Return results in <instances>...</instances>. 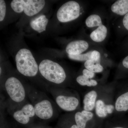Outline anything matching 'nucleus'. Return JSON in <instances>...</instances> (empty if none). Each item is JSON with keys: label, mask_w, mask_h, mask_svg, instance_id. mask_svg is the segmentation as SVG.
Listing matches in <instances>:
<instances>
[{"label": "nucleus", "mask_w": 128, "mask_h": 128, "mask_svg": "<svg viewBox=\"0 0 128 128\" xmlns=\"http://www.w3.org/2000/svg\"><path fill=\"white\" fill-rule=\"evenodd\" d=\"M26 86L28 98L33 106L36 117L41 120L48 121L56 118L58 108L55 102L44 92L30 86Z\"/></svg>", "instance_id": "obj_1"}, {"label": "nucleus", "mask_w": 128, "mask_h": 128, "mask_svg": "<svg viewBox=\"0 0 128 128\" xmlns=\"http://www.w3.org/2000/svg\"><path fill=\"white\" fill-rule=\"evenodd\" d=\"M38 69L41 76L53 86L60 87L66 80V73L64 68L52 60H43L39 64Z\"/></svg>", "instance_id": "obj_2"}, {"label": "nucleus", "mask_w": 128, "mask_h": 128, "mask_svg": "<svg viewBox=\"0 0 128 128\" xmlns=\"http://www.w3.org/2000/svg\"><path fill=\"white\" fill-rule=\"evenodd\" d=\"M47 90L52 96L58 107L62 110L72 112L75 111L79 106L80 100L76 95L62 87L50 86Z\"/></svg>", "instance_id": "obj_3"}, {"label": "nucleus", "mask_w": 128, "mask_h": 128, "mask_svg": "<svg viewBox=\"0 0 128 128\" xmlns=\"http://www.w3.org/2000/svg\"><path fill=\"white\" fill-rule=\"evenodd\" d=\"M2 87L9 97L6 102L9 103L21 104L27 101L28 98L26 86L15 76L7 78Z\"/></svg>", "instance_id": "obj_4"}, {"label": "nucleus", "mask_w": 128, "mask_h": 128, "mask_svg": "<svg viewBox=\"0 0 128 128\" xmlns=\"http://www.w3.org/2000/svg\"><path fill=\"white\" fill-rule=\"evenodd\" d=\"M15 60L17 69L22 75L30 78L37 76L39 72L38 66L30 50L26 48L20 50Z\"/></svg>", "instance_id": "obj_5"}, {"label": "nucleus", "mask_w": 128, "mask_h": 128, "mask_svg": "<svg viewBox=\"0 0 128 128\" xmlns=\"http://www.w3.org/2000/svg\"><path fill=\"white\" fill-rule=\"evenodd\" d=\"M6 106L14 120L22 125H27L36 117L33 106L27 101L19 104L6 102Z\"/></svg>", "instance_id": "obj_6"}, {"label": "nucleus", "mask_w": 128, "mask_h": 128, "mask_svg": "<svg viewBox=\"0 0 128 128\" xmlns=\"http://www.w3.org/2000/svg\"><path fill=\"white\" fill-rule=\"evenodd\" d=\"M85 25L91 31L89 38L92 41L96 43L103 42L106 38L108 34L107 27L103 24L102 16L99 14H91L86 19Z\"/></svg>", "instance_id": "obj_7"}, {"label": "nucleus", "mask_w": 128, "mask_h": 128, "mask_svg": "<svg viewBox=\"0 0 128 128\" xmlns=\"http://www.w3.org/2000/svg\"><path fill=\"white\" fill-rule=\"evenodd\" d=\"M81 14L80 4L75 1H69L60 8L57 11V17L59 22L66 23L77 19Z\"/></svg>", "instance_id": "obj_8"}, {"label": "nucleus", "mask_w": 128, "mask_h": 128, "mask_svg": "<svg viewBox=\"0 0 128 128\" xmlns=\"http://www.w3.org/2000/svg\"><path fill=\"white\" fill-rule=\"evenodd\" d=\"M45 4L44 0H23L24 12L26 16H32L41 11Z\"/></svg>", "instance_id": "obj_9"}, {"label": "nucleus", "mask_w": 128, "mask_h": 128, "mask_svg": "<svg viewBox=\"0 0 128 128\" xmlns=\"http://www.w3.org/2000/svg\"><path fill=\"white\" fill-rule=\"evenodd\" d=\"M89 48V44L84 40H76L69 43L66 50L68 55H77L83 54Z\"/></svg>", "instance_id": "obj_10"}, {"label": "nucleus", "mask_w": 128, "mask_h": 128, "mask_svg": "<svg viewBox=\"0 0 128 128\" xmlns=\"http://www.w3.org/2000/svg\"><path fill=\"white\" fill-rule=\"evenodd\" d=\"M94 114L86 110L76 112L74 115V120L78 128H85L88 121L92 119Z\"/></svg>", "instance_id": "obj_11"}, {"label": "nucleus", "mask_w": 128, "mask_h": 128, "mask_svg": "<svg viewBox=\"0 0 128 128\" xmlns=\"http://www.w3.org/2000/svg\"><path fill=\"white\" fill-rule=\"evenodd\" d=\"M112 13L116 16H124L128 12V0H118L111 6Z\"/></svg>", "instance_id": "obj_12"}, {"label": "nucleus", "mask_w": 128, "mask_h": 128, "mask_svg": "<svg viewBox=\"0 0 128 128\" xmlns=\"http://www.w3.org/2000/svg\"><path fill=\"white\" fill-rule=\"evenodd\" d=\"M95 108L96 114L100 118H105L108 114H111L114 108V105H106L101 100H98L96 102Z\"/></svg>", "instance_id": "obj_13"}, {"label": "nucleus", "mask_w": 128, "mask_h": 128, "mask_svg": "<svg viewBox=\"0 0 128 128\" xmlns=\"http://www.w3.org/2000/svg\"><path fill=\"white\" fill-rule=\"evenodd\" d=\"M97 94L94 90L89 92L86 94L83 99L84 110L90 112L95 107Z\"/></svg>", "instance_id": "obj_14"}, {"label": "nucleus", "mask_w": 128, "mask_h": 128, "mask_svg": "<svg viewBox=\"0 0 128 128\" xmlns=\"http://www.w3.org/2000/svg\"><path fill=\"white\" fill-rule=\"evenodd\" d=\"M48 22V20L46 18V16L42 15L31 21L30 25L33 30L38 33H41L46 31Z\"/></svg>", "instance_id": "obj_15"}, {"label": "nucleus", "mask_w": 128, "mask_h": 128, "mask_svg": "<svg viewBox=\"0 0 128 128\" xmlns=\"http://www.w3.org/2000/svg\"><path fill=\"white\" fill-rule=\"evenodd\" d=\"M115 108L118 112H126L128 110V92L119 96L115 104Z\"/></svg>", "instance_id": "obj_16"}, {"label": "nucleus", "mask_w": 128, "mask_h": 128, "mask_svg": "<svg viewBox=\"0 0 128 128\" xmlns=\"http://www.w3.org/2000/svg\"><path fill=\"white\" fill-rule=\"evenodd\" d=\"M100 63L92 60H89L84 62V66L85 68L93 73H101L103 71L104 67Z\"/></svg>", "instance_id": "obj_17"}, {"label": "nucleus", "mask_w": 128, "mask_h": 128, "mask_svg": "<svg viewBox=\"0 0 128 128\" xmlns=\"http://www.w3.org/2000/svg\"><path fill=\"white\" fill-rule=\"evenodd\" d=\"M76 82L82 86H96L98 85V82L93 79H89L83 75H80L76 77Z\"/></svg>", "instance_id": "obj_18"}, {"label": "nucleus", "mask_w": 128, "mask_h": 128, "mask_svg": "<svg viewBox=\"0 0 128 128\" xmlns=\"http://www.w3.org/2000/svg\"><path fill=\"white\" fill-rule=\"evenodd\" d=\"M92 50H90L87 52L77 55H68L69 58L73 60L80 62H86L89 60H92Z\"/></svg>", "instance_id": "obj_19"}, {"label": "nucleus", "mask_w": 128, "mask_h": 128, "mask_svg": "<svg viewBox=\"0 0 128 128\" xmlns=\"http://www.w3.org/2000/svg\"><path fill=\"white\" fill-rule=\"evenodd\" d=\"M6 11V5L4 1L0 0V22H2L5 17Z\"/></svg>", "instance_id": "obj_20"}, {"label": "nucleus", "mask_w": 128, "mask_h": 128, "mask_svg": "<svg viewBox=\"0 0 128 128\" xmlns=\"http://www.w3.org/2000/svg\"><path fill=\"white\" fill-rule=\"evenodd\" d=\"M82 75L89 79H92L95 76V73L85 68L82 70Z\"/></svg>", "instance_id": "obj_21"}, {"label": "nucleus", "mask_w": 128, "mask_h": 128, "mask_svg": "<svg viewBox=\"0 0 128 128\" xmlns=\"http://www.w3.org/2000/svg\"><path fill=\"white\" fill-rule=\"evenodd\" d=\"M122 23L124 28L128 31V12L124 16L122 20Z\"/></svg>", "instance_id": "obj_22"}, {"label": "nucleus", "mask_w": 128, "mask_h": 128, "mask_svg": "<svg viewBox=\"0 0 128 128\" xmlns=\"http://www.w3.org/2000/svg\"><path fill=\"white\" fill-rule=\"evenodd\" d=\"M122 64L124 67L128 69V56L124 58Z\"/></svg>", "instance_id": "obj_23"}, {"label": "nucleus", "mask_w": 128, "mask_h": 128, "mask_svg": "<svg viewBox=\"0 0 128 128\" xmlns=\"http://www.w3.org/2000/svg\"><path fill=\"white\" fill-rule=\"evenodd\" d=\"M29 128H50L46 126H41V125H34L31 126Z\"/></svg>", "instance_id": "obj_24"}, {"label": "nucleus", "mask_w": 128, "mask_h": 128, "mask_svg": "<svg viewBox=\"0 0 128 128\" xmlns=\"http://www.w3.org/2000/svg\"><path fill=\"white\" fill-rule=\"evenodd\" d=\"M69 128H78V126L77 125L75 124H73Z\"/></svg>", "instance_id": "obj_25"}, {"label": "nucleus", "mask_w": 128, "mask_h": 128, "mask_svg": "<svg viewBox=\"0 0 128 128\" xmlns=\"http://www.w3.org/2000/svg\"><path fill=\"white\" fill-rule=\"evenodd\" d=\"M122 128V127H116V128Z\"/></svg>", "instance_id": "obj_26"}]
</instances>
